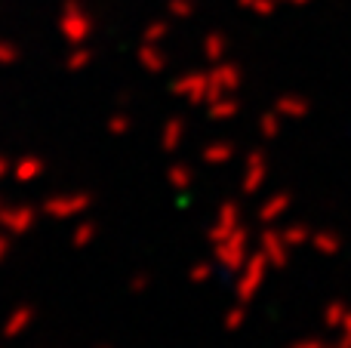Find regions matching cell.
<instances>
[{"label": "cell", "instance_id": "obj_1", "mask_svg": "<svg viewBox=\"0 0 351 348\" xmlns=\"http://www.w3.org/2000/svg\"><path fill=\"white\" fill-rule=\"evenodd\" d=\"M93 207V195L86 191H68V195H53L43 201V213L49 219H77Z\"/></svg>", "mask_w": 351, "mask_h": 348}, {"label": "cell", "instance_id": "obj_2", "mask_svg": "<svg viewBox=\"0 0 351 348\" xmlns=\"http://www.w3.org/2000/svg\"><path fill=\"white\" fill-rule=\"evenodd\" d=\"M37 222V210L34 203H19V207H6L0 210V228L6 234H28Z\"/></svg>", "mask_w": 351, "mask_h": 348}, {"label": "cell", "instance_id": "obj_3", "mask_svg": "<svg viewBox=\"0 0 351 348\" xmlns=\"http://www.w3.org/2000/svg\"><path fill=\"white\" fill-rule=\"evenodd\" d=\"M62 34H65L71 43H84L86 37H90V18H86V12L80 10L77 3L65 6V16H62Z\"/></svg>", "mask_w": 351, "mask_h": 348}, {"label": "cell", "instance_id": "obj_4", "mask_svg": "<svg viewBox=\"0 0 351 348\" xmlns=\"http://www.w3.org/2000/svg\"><path fill=\"white\" fill-rule=\"evenodd\" d=\"M37 321V308L31 306V302H22V306H16L10 314H6V321H3V336L6 339H16V336H22L25 330H28L31 324Z\"/></svg>", "mask_w": 351, "mask_h": 348}, {"label": "cell", "instance_id": "obj_5", "mask_svg": "<svg viewBox=\"0 0 351 348\" xmlns=\"http://www.w3.org/2000/svg\"><path fill=\"white\" fill-rule=\"evenodd\" d=\"M43 170H47V164H43V158H37V154H22V158L12 164V179L16 182H34V179L43 176Z\"/></svg>", "mask_w": 351, "mask_h": 348}, {"label": "cell", "instance_id": "obj_6", "mask_svg": "<svg viewBox=\"0 0 351 348\" xmlns=\"http://www.w3.org/2000/svg\"><path fill=\"white\" fill-rule=\"evenodd\" d=\"M182 139H185V121L182 117H170V121L164 123V133H160V148H164L167 154L179 151Z\"/></svg>", "mask_w": 351, "mask_h": 348}, {"label": "cell", "instance_id": "obj_7", "mask_svg": "<svg viewBox=\"0 0 351 348\" xmlns=\"http://www.w3.org/2000/svg\"><path fill=\"white\" fill-rule=\"evenodd\" d=\"M96 234H99V225H96V222H90V219L77 222V228L71 232V247H74V250H86V247L96 240Z\"/></svg>", "mask_w": 351, "mask_h": 348}, {"label": "cell", "instance_id": "obj_8", "mask_svg": "<svg viewBox=\"0 0 351 348\" xmlns=\"http://www.w3.org/2000/svg\"><path fill=\"white\" fill-rule=\"evenodd\" d=\"M259 277H262V259H253L247 277H243L241 287H237V296H241V299H250V296H253V290L259 287Z\"/></svg>", "mask_w": 351, "mask_h": 348}, {"label": "cell", "instance_id": "obj_9", "mask_svg": "<svg viewBox=\"0 0 351 348\" xmlns=\"http://www.w3.org/2000/svg\"><path fill=\"white\" fill-rule=\"evenodd\" d=\"M231 154H234V148L228 142H213V145H206L200 151V158H204V164H225Z\"/></svg>", "mask_w": 351, "mask_h": 348}, {"label": "cell", "instance_id": "obj_10", "mask_svg": "<svg viewBox=\"0 0 351 348\" xmlns=\"http://www.w3.org/2000/svg\"><path fill=\"white\" fill-rule=\"evenodd\" d=\"M179 96H188L191 102H200L204 99V84H200V77H185V80H176L173 86Z\"/></svg>", "mask_w": 351, "mask_h": 348}, {"label": "cell", "instance_id": "obj_11", "mask_svg": "<svg viewBox=\"0 0 351 348\" xmlns=\"http://www.w3.org/2000/svg\"><path fill=\"white\" fill-rule=\"evenodd\" d=\"M167 182H170L173 188H182V191H185L188 185H191V170H188L185 164H173L170 170H167Z\"/></svg>", "mask_w": 351, "mask_h": 348}, {"label": "cell", "instance_id": "obj_12", "mask_svg": "<svg viewBox=\"0 0 351 348\" xmlns=\"http://www.w3.org/2000/svg\"><path fill=\"white\" fill-rule=\"evenodd\" d=\"M105 127H108L111 136H127L130 129H133V117L123 114V111H117V114L108 117V123H105Z\"/></svg>", "mask_w": 351, "mask_h": 348}, {"label": "cell", "instance_id": "obj_13", "mask_svg": "<svg viewBox=\"0 0 351 348\" xmlns=\"http://www.w3.org/2000/svg\"><path fill=\"white\" fill-rule=\"evenodd\" d=\"M90 59H93V53H90V49H84V47H80V49H74V53L68 55L65 68H68V71H80V68H86V65H90Z\"/></svg>", "mask_w": 351, "mask_h": 348}, {"label": "cell", "instance_id": "obj_14", "mask_svg": "<svg viewBox=\"0 0 351 348\" xmlns=\"http://www.w3.org/2000/svg\"><path fill=\"white\" fill-rule=\"evenodd\" d=\"M139 62L148 68V71H160V68H164V59H160V53H154L152 47H142L139 49Z\"/></svg>", "mask_w": 351, "mask_h": 348}, {"label": "cell", "instance_id": "obj_15", "mask_svg": "<svg viewBox=\"0 0 351 348\" xmlns=\"http://www.w3.org/2000/svg\"><path fill=\"white\" fill-rule=\"evenodd\" d=\"M148 287H152V277H148L145 271H139V275L130 277V293H145Z\"/></svg>", "mask_w": 351, "mask_h": 348}, {"label": "cell", "instance_id": "obj_16", "mask_svg": "<svg viewBox=\"0 0 351 348\" xmlns=\"http://www.w3.org/2000/svg\"><path fill=\"white\" fill-rule=\"evenodd\" d=\"M16 59H19V49L12 47V43H3V40H0V65H12Z\"/></svg>", "mask_w": 351, "mask_h": 348}, {"label": "cell", "instance_id": "obj_17", "mask_svg": "<svg viewBox=\"0 0 351 348\" xmlns=\"http://www.w3.org/2000/svg\"><path fill=\"white\" fill-rule=\"evenodd\" d=\"M210 271H213V269H210L206 262H197L191 271H188V277H191V284H204L206 277H210Z\"/></svg>", "mask_w": 351, "mask_h": 348}, {"label": "cell", "instance_id": "obj_18", "mask_svg": "<svg viewBox=\"0 0 351 348\" xmlns=\"http://www.w3.org/2000/svg\"><path fill=\"white\" fill-rule=\"evenodd\" d=\"M6 256H10V234L0 228V262H3Z\"/></svg>", "mask_w": 351, "mask_h": 348}, {"label": "cell", "instance_id": "obj_19", "mask_svg": "<svg viewBox=\"0 0 351 348\" xmlns=\"http://www.w3.org/2000/svg\"><path fill=\"white\" fill-rule=\"evenodd\" d=\"M10 173H12V160L6 158V154H0V182H3Z\"/></svg>", "mask_w": 351, "mask_h": 348}, {"label": "cell", "instance_id": "obj_20", "mask_svg": "<svg viewBox=\"0 0 351 348\" xmlns=\"http://www.w3.org/2000/svg\"><path fill=\"white\" fill-rule=\"evenodd\" d=\"M210 114H213V117H228V114H234V105H216Z\"/></svg>", "mask_w": 351, "mask_h": 348}, {"label": "cell", "instance_id": "obj_21", "mask_svg": "<svg viewBox=\"0 0 351 348\" xmlns=\"http://www.w3.org/2000/svg\"><path fill=\"white\" fill-rule=\"evenodd\" d=\"M241 321H243L241 312H231L228 318H225V327H228V330H234V327H241Z\"/></svg>", "mask_w": 351, "mask_h": 348}, {"label": "cell", "instance_id": "obj_22", "mask_svg": "<svg viewBox=\"0 0 351 348\" xmlns=\"http://www.w3.org/2000/svg\"><path fill=\"white\" fill-rule=\"evenodd\" d=\"M0 210H3V201H0Z\"/></svg>", "mask_w": 351, "mask_h": 348}]
</instances>
